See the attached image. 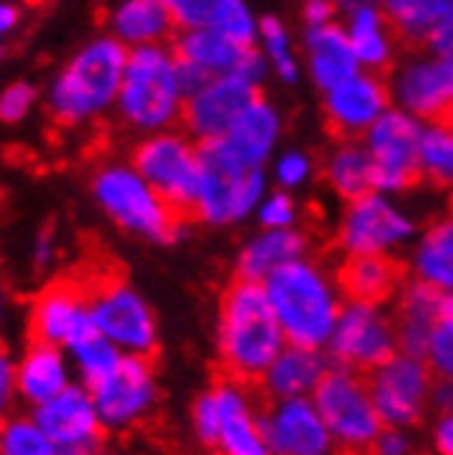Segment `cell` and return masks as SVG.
Instances as JSON below:
<instances>
[{
	"instance_id": "8992f818",
	"label": "cell",
	"mask_w": 453,
	"mask_h": 455,
	"mask_svg": "<svg viewBox=\"0 0 453 455\" xmlns=\"http://www.w3.org/2000/svg\"><path fill=\"white\" fill-rule=\"evenodd\" d=\"M182 100L176 55L157 44L129 52L118 91V108L129 124L141 129H163L182 113Z\"/></svg>"
},
{
	"instance_id": "6da1fadb",
	"label": "cell",
	"mask_w": 453,
	"mask_h": 455,
	"mask_svg": "<svg viewBox=\"0 0 453 455\" xmlns=\"http://www.w3.org/2000/svg\"><path fill=\"white\" fill-rule=\"evenodd\" d=\"M288 346L264 283L237 277L225 285L217 310V356L225 376L253 384Z\"/></svg>"
},
{
	"instance_id": "ba28073f",
	"label": "cell",
	"mask_w": 453,
	"mask_h": 455,
	"mask_svg": "<svg viewBox=\"0 0 453 455\" xmlns=\"http://www.w3.org/2000/svg\"><path fill=\"white\" fill-rule=\"evenodd\" d=\"M85 294L100 335H105L124 354H154L157 321L146 299L133 285H126L116 275H100L91 285H85Z\"/></svg>"
},
{
	"instance_id": "484cf974",
	"label": "cell",
	"mask_w": 453,
	"mask_h": 455,
	"mask_svg": "<svg viewBox=\"0 0 453 455\" xmlns=\"http://www.w3.org/2000/svg\"><path fill=\"white\" fill-rule=\"evenodd\" d=\"M308 236L295 228H267L264 234H258L245 244L237 261V277L264 283L275 269L305 258Z\"/></svg>"
},
{
	"instance_id": "7bdbcfd3",
	"label": "cell",
	"mask_w": 453,
	"mask_h": 455,
	"mask_svg": "<svg viewBox=\"0 0 453 455\" xmlns=\"http://www.w3.org/2000/svg\"><path fill=\"white\" fill-rule=\"evenodd\" d=\"M262 36L267 42V50H270L272 60L278 63V72L283 75V80L291 83V80L297 77V69H295V60H291V55H288V42H286V34H283L280 22L267 17L262 22Z\"/></svg>"
},
{
	"instance_id": "f546056e",
	"label": "cell",
	"mask_w": 453,
	"mask_h": 455,
	"mask_svg": "<svg viewBox=\"0 0 453 455\" xmlns=\"http://www.w3.org/2000/svg\"><path fill=\"white\" fill-rule=\"evenodd\" d=\"M174 17L163 0H124L113 14V30L118 42L149 47L171 36Z\"/></svg>"
},
{
	"instance_id": "1f68e13d",
	"label": "cell",
	"mask_w": 453,
	"mask_h": 455,
	"mask_svg": "<svg viewBox=\"0 0 453 455\" xmlns=\"http://www.w3.org/2000/svg\"><path fill=\"white\" fill-rule=\"evenodd\" d=\"M412 267L417 280L440 288L442 294H453V212L420 239Z\"/></svg>"
},
{
	"instance_id": "7a4b0ae2",
	"label": "cell",
	"mask_w": 453,
	"mask_h": 455,
	"mask_svg": "<svg viewBox=\"0 0 453 455\" xmlns=\"http://www.w3.org/2000/svg\"><path fill=\"white\" fill-rule=\"evenodd\" d=\"M264 288L288 346L325 348L330 343L344 310L338 277L311 258H297L275 269Z\"/></svg>"
},
{
	"instance_id": "74e56055",
	"label": "cell",
	"mask_w": 453,
	"mask_h": 455,
	"mask_svg": "<svg viewBox=\"0 0 453 455\" xmlns=\"http://www.w3.org/2000/svg\"><path fill=\"white\" fill-rule=\"evenodd\" d=\"M424 360L440 379H453V294L442 297Z\"/></svg>"
},
{
	"instance_id": "f907efd6",
	"label": "cell",
	"mask_w": 453,
	"mask_h": 455,
	"mask_svg": "<svg viewBox=\"0 0 453 455\" xmlns=\"http://www.w3.org/2000/svg\"><path fill=\"white\" fill-rule=\"evenodd\" d=\"M333 12H336L333 0H308V4H305V20L311 22V28L328 25Z\"/></svg>"
},
{
	"instance_id": "52a82bcc",
	"label": "cell",
	"mask_w": 453,
	"mask_h": 455,
	"mask_svg": "<svg viewBox=\"0 0 453 455\" xmlns=\"http://www.w3.org/2000/svg\"><path fill=\"white\" fill-rule=\"evenodd\" d=\"M344 455H363L384 428L368 381L349 368H333L311 395Z\"/></svg>"
},
{
	"instance_id": "3957f363",
	"label": "cell",
	"mask_w": 453,
	"mask_h": 455,
	"mask_svg": "<svg viewBox=\"0 0 453 455\" xmlns=\"http://www.w3.org/2000/svg\"><path fill=\"white\" fill-rule=\"evenodd\" d=\"M129 52L118 39H100L88 44L61 72L50 91V113L58 124L72 126L102 113L124 83Z\"/></svg>"
},
{
	"instance_id": "c3c4849f",
	"label": "cell",
	"mask_w": 453,
	"mask_h": 455,
	"mask_svg": "<svg viewBox=\"0 0 453 455\" xmlns=\"http://www.w3.org/2000/svg\"><path fill=\"white\" fill-rule=\"evenodd\" d=\"M429 44L440 58L453 60V12L434 28V34L429 36Z\"/></svg>"
},
{
	"instance_id": "4dcf8cb0",
	"label": "cell",
	"mask_w": 453,
	"mask_h": 455,
	"mask_svg": "<svg viewBox=\"0 0 453 455\" xmlns=\"http://www.w3.org/2000/svg\"><path fill=\"white\" fill-rule=\"evenodd\" d=\"M453 12V0H384V17L404 44L429 42L434 28Z\"/></svg>"
},
{
	"instance_id": "9f6ffc18",
	"label": "cell",
	"mask_w": 453,
	"mask_h": 455,
	"mask_svg": "<svg viewBox=\"0 0 453 455\" xmlns=\"http://www.w3.org/2000/svg\"><path fill=\"white\" fill-rule=\"evenodd\" d=\"M0 315H4V285H0Z\"/></svg>"
},
{
	"instance_id": "603a6c76",
	"label": "cell",
	"mask_w": 453,
	"mask_h": 455,
	"mask_svg": "<svg viewBox=\"0 0 453 455\" xmlns=\"http://www.w3.org/2000/svg\"><path fill=\"white\" fill-rule=\"evenodd\" d=\"M330 371H333L330 356L321 354V348L286 346L278 360L270 365V371L264 373L262 387L270 401L311 398Z\"/></svg>"
},
{
	"instance_id": "8fae6325",
	"label": "cell",
	"mask_w": 453,
	"mask_h": 455,
	"mask_svg": "<svg viewBox=\"0 0 453 455\" xmlns=\"http://www.w3.org/2000/svg\"><path fill=\"white\" fill-rule=\"evenodd\" d=\"M432 376L434 373L424 356L407 351L393 354L391 360L371 371L368 389L384 426L412 428L415 422H420L434 393Z\"/></svg>"
},
{
	"instance_id": "5bb4252c",
	"label": "cell",
	"mask_w": 453,
	"mask_h": 455,
	"mask_svg": "<svg viewBox=\"0 0 453 455\" xmlns=\"http://www.w3.org/2000/svg\"><path fill=\"white\" fill-rule=\"evenodd\" d=\"M262 428L272 455H338V444L313 398L272 401L262 411Z\"/></svg>"
},
{
	"instance_id": "ab89813d",
	"label": "cell",
	"mask_w": 453,
	"mask_h": 455,
	"mask_svg": "<svg viewBox=\"0 0 453 455\" xmlns=\"http://www.w3.org/2000/svg\"><path fill=\"white\" fill-rule=\"evenodd\" d=\"M368 455H426L420 439L412 434V428H391L384 426L374 444L368 447Z\"/></svg>"
},
{
	"instance_id": "44dd1931",
	"label": "cell",
	"mask_w": 453,
	"mask_h": 455,
	"mask_svg": "<svg viewBox=\"0 0 453 455\" xmlns=\"http://www.w3.org/2000/svg\"><path fill=\"white\" fill-rule=\"evenodd\" d=\"M174 55L179 60L196 63V67L206 69L209 75H239L250 83L262 80V55L253 47H239L220 36L214 28H190L176 39Z\"/></svg>"
},
{
	"instance_id": "60d3db41",
	"label": "cell",
	"mask_w": 453,
	"mask_h": 455,
	"mask_svg": "<svg viewBox=\"0 0 453 455\" xmlns=\"http://www.w3.org/2000/svg\"><path fill=\"white\" fill-rule=\"evenodd\" d=\"M192 431H196L198 442H204L206 447H217V434H220V409H217V398L214 389L204 393L196 406H192Z\"/></svg>"
},
{
	"instance_id": "e575fe53",
	"label": "cell",
	"mask_w": 453,
	"mask_h": 455,
	"mask_svg": "<svg viewBox=\"0 0 453 455\" xmlns=\"http://www.w3.org/2000/svg\"><path fill=\"white\" fill-rule=\"evenodd\" d=\"M0 455H58V447L36 417H6L0 422Z\"/></svg>"
},
{
	"instance_id": "f35d334b",
	"label": "cell",
	"mask_w": 453,
	"mask_h": 455,
	"mask_svg": "<svg viewBox=\"0 0 453 455\" xmlns=\"http://www.w3.org/2000/svg\"><path fill=\"white\" fill-rule=\"evenodd\" d=\"M209 28H214L220 36H225L239 47H253L255 28H253V17L242 0H222L209 20Z\"/></svg>"
},
{
	"instance_id": "f6af8a7d",
	"label": "cell",
	"mask_w": 453,
	"mask_h": 455,
	"mask_svg": "<svg viewBox=\"0 0 453 455\" xmlns=\"http://www.w3.org/2000/svg\"><path fill=\"white\" fill-rule=\"evenodd\" d=\"M262 225L264 228H291V222H295L297 217V209L295 204H291L288 195L283 192H275L272 198H267V204L262 206Z\"/></svg>"
},
{
	"instance_id": "ac0fdd59",
	"label": "cell",
	"mask_w": 453,
	"mask_h": 455,
	"mask_svg": "<svg viewBox=\"0 0 453 455\" xmlns=\"http://www.w3.org/2000/svg\"><path fill=\"white\" fill-rule=\"evenodd\" d=\"M34 417L44 428V434L55 442L58 450H69V447L96 450L105 428L100 411H96L91 389L77 384H69L63 393L36 406Z\"/></svg>"
},
{
	"instance_id": "5b68a950",
	"label": "cell",
	"mask_w": 453,
	"mask_h": 455,
	"mask_svg": "<svg viewBox=\"0 0 453 455\" xmlns=\"http://www.w3.org/2000/svg\"><path fill=\"white\" fill-rule=\"evenodd\" d=\"M93 198L124 231L151 242H174L187 222L159 198L157 189L135 168H102L93 176Z\"/></svg>"
},
{
	"instance_id": "836d02e7",
	"label": "cell",
	"mask_w": 453,
	"mask_h": 455,
	"mask_svg": "<svg viewBox=\"0 0 453 455\" xmlns=\"http://www.w3.org/2000/svg\"><path fill=\"white\" fill-rule=\"evenodd\" d=\"M349 42L360 63L371 69H387L384 63H391V36L384 34V22L374 6L352 14Z\"/></svg>"
},
{
	"instance_id": "ffe728a7",
	"label": "cell",
	"mask_w": 453,
	"mask_h": 455,
	"mask_svg": "<svg viewBox=\"0 0 453 455\" xmlns=\"http://www.w3.org/2000/svg\"><path fill=\"white\" fill-rule=\"evenodd\" d=\"M214 398L220 409V455H272L262 428V411H255L247 384L225 379L214 387Z\"/></svg>"
},
{
	"instance_id": "f5cc1de1",
	"label": "cell",
	"mask_w": 453,
	"mask_h": 455,
	"mask_svg": "<svg viewBox=\"0 0 453 455\" xmlns=\"http://www.w3.org/2000/svg\"><path fill=\"white\" fill-rule=\"evenodd\" d=\"M20 22V9L12 6V4H0V36L9 34V30H14Z\"/></svg>"
},
{
	"instance_id": "9a60e30c",
	"label": "cell",
	"mask_w": 453,
	"mask_h": 455,
	"mask_svg": "<svg viewBox=\"0 0 453 455\" xmlns=\"http://www.w3.org/2000/svg\"><path fill=\"white\" fill-rule=\"evenodd\" d=\"M409 236L412 222L376 192L352 201L338 228V244L346 255H387Z\"/></svg>"
},
{
	"instance_id": "d4e9b609",
	"label": "cell",
	"mask_w": 453,
	"mask_h": 455,
	"mask_svg": "<svg viewBox=\"0 0 453 455\" xmlns=\"http://www.w3.org/2000/svg\"><path fill=\"white\" fill-rule=\"evenodd\" d=\"M442 291L424 283V280H412L404 283L401 294H399V307H396V332H399V348L415 356H424L434 321L442 305Z\"/></svg>"
},
{
	"instance_id": "db71d44e",
	"label": "cell",
	"mask_w": 453,
	"mask_h": 455,
	"mask_svg": "<svg viewBox=\"0 0 453 455\" xmlns=\"http://www.w3.org/2000/svg\"><path fill=\"white\" fill-rule=\"evenodd\" d=\"M341 6H344L349 14H354V12H360V9L374 6V0H341Z\"/></svg>"
},
{
	"instance_id": "d590c367",
	"label": "cell",
	"mask_w": 453,
	"mask_h": 455,
	"mask_svg": "<svg viewBox=\"0 0 453 455\" xmlns=\"http://www.w3.org/2000/svg\"><path fill=\"white\" fill-rule=\"evenodd\" d=\"M69 354H72V360L77 365V373H80L85 387H93V384H100L105 376H110L118 368L121 356H124V351L116 348L100 332L85 338V340H80L77 346H72Z\"/></svg>"
},
{
	"instance_id": "8d00e7d4",
	"label": "cell",
	"mask_w": 453,
	"mask_h": 455,
	"mask_svg": "<svg viewBox=\"0 0 453 455\" xmlns=\"http://www.w3.org/2000/svg\"><path fill=\"white\" fill-rule=\"evenodd\" d=\"M420 165L424 176L442 187H453V129L432 126L420 138Z\"/></svg>"
},
{
	"instance_id": "7402d4cb",
	"label": "cell",
	"mask_w": 453,
	"mask_h": 455,
	"mask_svg": "<svg viewBox=\"0 0 453 455\" xmlns=\"http://www.w3.org/2000/svg\"><path fill=\"white\" fill-rule=\"evenodd\" d=\"M399 100L420 118H432L434 126L453 129V60L415 63L399 77Z\"/></svg>"
},
{
	"instance_id": "11a10c76",
	"label": "cell",
	"mask_w": 453,
	"mask_h": 455,
	"mask_svg": "<svg viewBox=\"0 0 453 455\" xmlns=\"http://www.w3.org/2000/svg\"><path fill=\"white\" fill-rule=\"evenodd\" d=\"M58 455H96V450H85V447H69V450H58Z\"/></svg>"
},
{
	"instance_id": "7c38bea8",
	"label": "cell",
	"mask_w": 453,
	"mask_h": 455,
	"mask_svg": "<svg viewBox=\"0 0 453 455\" xmlns=\"http://www.w3.org/2000/svg\"><path fill=\"white\" fill-rule=\"evenodd\" d=\"M420 138L424 129L415 118L399 110H387L368 129V156L374 171V189L401 192L424 176L420 165Z\"/></svg>"
},
{
	"instance_id": "4fadbf2b",
	"label": "cell",
	"mask_w": 453,
	"mask_h": 455,
	"mask_svg": "<svg viewBox=\"0 0 453 455\" xmlns=\"http://www.w3.org/2000/svg\"><path fill=\"white\" fill-rule=\"evenodd\" d=\"M108 431H124L146 419L157 403V379L149 356L124 354L118 368L88 387Z\"/></svg>"
},
{
	"instance_id": "b9f144b4",
	"label": "cell",
	"mask_w": 453,
	"mask_h": 455,
	"mask_svg": "<svg viewBox=\"0 0 453 455\" xmlns=\"http://www.w3.org/2000/svg\"><path fill=\"white\" fill-rule=\"evenodd\" d=\"M163 4L168 6L174 22L190 30V28L209 25L212 14L217 12L222 0H163Z\"/></svg>"
},
{
	"instance_id": "bcb514c9",
	"label": "cell",
	"mask_w": 453,
	"mask_h": 455,
	"mask_svg": "<svg viewBox=\"0 0 453 455\" xmlns=\"http://www.w3.org/2000/svg\"><path fill=\"white\" fill-rule=\"evenodd\" d=\"M14 393H17V365L12 363V356L0 348V422L9 414Z\"/></svg>"
},
{
	"instance_id": "83f0119b",
	"label": "cell",
	"mask_w": 453,
	"mask_h": 455,
	"mask_svg": "<svg viewBox=\"0 0 453 455\" xmlns=\"http://www.w3.org/2000/svg\"><path fill=\"white\" fill-rule=\"evenodd\" d=\"M308 50H311V72L313 80L333 91L346 80L358 77V55L352 50V42L344 30L333 22L316 25L308 30Z\"/></svg>"
},
{
	"instance_id": "4316f807",
	"label": "cell",
	"mask_w": 453,
	"mask_h": 455,
	"mask_svg": "<svg viewBox=\"0 0 453 455\" xmlns=\"http://www.w3.org/2000/svg\"><path fill=\"white\" fill-rule=\"evenodd\" d=\"M69 387V368L58 346L30 343L17 365V393L30 406H42Z\"/></svg>"
},
{
	"instance_id": "d6986e66",
	"label": "cell",
	"mask_w": 453,
	"mask_h": 455,
	"mask_svg": "<svg viewBox=\"0 0 453 455\" xmlns=\"http://www.w3.org/2000/svg\"><path fill=\"white\" fill-rule=\"evenodd\" d=\"M387 85L382 77L358 75L346 80L344 85L328 91L325 102V126L338 140L358 138L366 129H371L387 110Z\"/></svg>"
},
{
	"instance_id": "d6a6232c",
	"label": "cell",
	"mask_w": 453,
	"mask_h": 455,
	"mask_svg": "<svg viewBox=\"0 0 453 455\" xmlns=\"http://www.w3.org/2000/svg\"><path fill=\"white\" fill-rule=\"evenodd\" d=\"M328 181L349 204L374 189V171L368 151L358 146H341L328 162Z\"/></svg>"
},
{
	"instance_id": "e0dca14e",
	"label": "cell",
	"mask_w": 453,
	"mask_h": 455,
	"mask_svg": "<svg viewBox=\"0 0 453 455\" xmlns=\"http://www.w3.org/2000/svg\"><path fill=\"white\" fill-rule=\"evenodd\" d=\"M96 323L91 318L85 288L75 283H53L44 288L30 310V338L34 343L47 346H77L80 340L96 335Z\"/></svg>"
},
{
	"instance_id": "277c9868",
	"label": "cell",
	"mask_w": 453,
	"mask_h": 455,
	"mask_svg": "<svg viewBox=\"0 0 453 455\" xmlns=\"http://www.w3.org/2000/svg\"><path fill=\"white\" fill-rule=\"evenodd\" d=\"M262 192V171L247 168L225 138L198 146V220L212 225L242 220L255 209Z\"/></svg>"
},
{
	"instance_id": "816d5d0a",
	"label": "cell",
	"mask_w": 453,
	"mask_h": 455,
	"mask_svg": "<svg viewBox=\"0 0 453 455\" xmlns=\"http://www.w3.org/2000/svg\"><path fill=\"white\" fill-rule=\"evenodd\" d=\"M432 401L442 409V414H453V379H440L432 393Z\"/></svg>"
},
{
	"instance_id": "2e32d148",
	"label": "cell",
	"mask_w": 453,
	"mask_h": 455,
	"mask_svg": "<svg viewBox=\"0 0 453 455\" xmlns=\"http://www.w3.org/2000/svg\"><path fill=\"white\" fill-rule=\"evenodd\" d=\"M258 96L255 83L239 77V75H217L212 77L201 91L184 100L182 121L192 135L201 140L225 138L234 121L255 102Z\"/></svg>"
},
{
	"instance_id": "6f0895ef",
	"label": "cell",
	"mask_w": 453,
	"mask_h": 455,
	"mask_svg": "<svg viewBox=\"0 0 453 455\" xmlns=\"http://www.w3.org/2000/svg\"><path fill=\"white\" fill-rule=\"evenodd\" d=\"M96 455H110V452H96Z\"/></svg>"
},
{
	"instance_id": "cb8c5ba5",
	"label": "cell",
	"mask_w": 453,
	"mask_h": 455,
	"mask_svg": "<svg viewBox=\"0 0 453 455\" xmlns=\"http://www.w3.org/2000/svg\"><path fill=\"white\" fill-rule=\"evenodd\" d=\"M404 280V267L391 255H349L338 269V285L349 302L384 305Z\"/></svg>"
},
{
	"instance_id": "ee69618b",
	"label": "cell",
	"mask_w": 453,
	"mask_h": 455,
	"mask_svg": "<svg viewBox=\"0 0 453 455\" xmlns=\"http://www.w3.org/2000/svg\"><path fill=\"white\" fill-rule=\"evenodd\" d=\"M34 100H36L34 88H30L28 83H14L12 88L4 91V96H0V118L20 121L22 116H28Z\"/></svg>"
},
{
	"instance_id": "681fc988",
	"label": "cell",
	"mask_w": 453,
	"mask_h": 455,
	"mask_svg": "<svg viewBox=\"0 0 453 455\" xmlns=\"http://www.w3.org/2000/svg\"><path fill=\"white\" fill-rule=\"evenodd\" d=\"M434 450H437V455H453V414H442L437 419Z\"/></svg>"
},
{
	"instance_id": "7dc6e473",
	"label": "cell",
	"mask_w": 453,
	"mask_h": 455,
	"mask_svg": "<svg viewBox=\"0 0 453 455\" xmlns=\"http://www.w3.org/2000/svg\"><path fill=\"white\" fill-rule=\"evenodd\" d=\"M305 176H308V159L303 154L291 151L278 162V181L283 187H297L305 181Z\"/></svg>"
},
{
	"instance_id": "30bf717a",
	"label": "cell",
	"mask_w": 453,
	"mask_h": 455,
	"mask_svg": "<svg viewBox=\"0 0 453 455\" xmlns=\"http://www.w3.org/2000/svg\"><path fill=\"white\" fill-rule=\"evenodd\" d=\"M135 171L157 189L176 214L196 217L198 209V151L179 135H154L135 154ZM198 220V217H196Z\"/></svg>"
},
{
	"instance_id": "9c48e42d",
	"label": "cell",
	"mask_w": 453,
	"mask_h": 455,
	"mask_svg": "<svg viewBox=\"0 0 453 455\" xmlns=\"http://www.w3.org/2000/svg\"><path fill=\"white\" fill-rule=\"evenodd\" d=\"M328 351L330 360L341 368L371 373L399 354L396 318L374 302H346Z\"/></svg>"
},
{
	"instance_id": "f1b7e54d",
	"label": "cell",
	"mask_w": 453,
	"mask_h": 455,
	"mask_svg": "<svg viewBox=\"0 0 453 455\" xmlns=\"http://www.w3.org/2000/svg\"><path fill=\"white\" fill-rule=\"evenodd\" d=\"M278 138V116L264 102L255 100L229 129L225 143L234 148V154L245 162L247 168H258L272 151V143Z\"/></svg>"
}]
</instances>
